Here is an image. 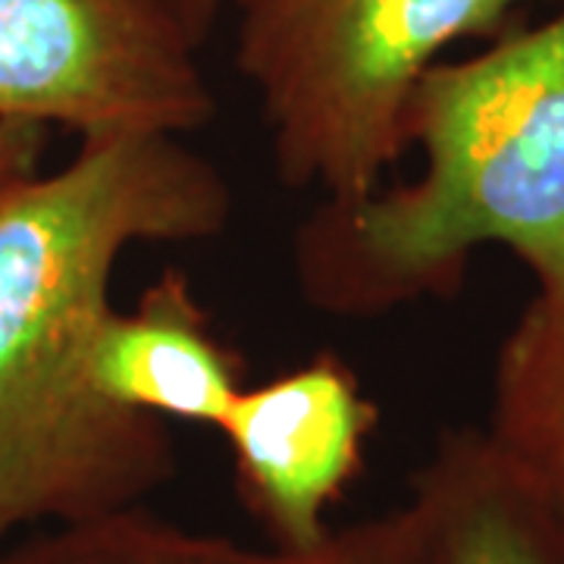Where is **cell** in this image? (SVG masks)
Masks as SVG:
<instances>
[{"instance_id": "cell-11", "label": "cell", "mask_w": 564, "mask_h": 564, "mask_svg": "<svg viewBox=\"0 0 564 564\" xmlns=\"http://www.w3.org/2000/svg\"><path fill=\"white\" fill-rule=\"evenodd\" d=\"M3 536H7V533H3V530H0V540H3Z\"/></svg>"}, {"instance_id": "cell-5", "label": "cell", "mask_w": 564, "mask_h": 564, "mask_svg": "<svg viewBox=\"0 0 564 564\" xmlns=\"http://www.w3.org/2000/svg\"><path fill=\"white\" fill-rule=\"evenodd\" d=\"M380 408L336 351L261 386H245L220 421L236 496L267 545L314 549L329 533V508L361 477Z\"/></svg>"}, {"instance_id": "cell-1", "label": "cell", "mask_w": 564, "mask_h": 564, "mask_svg": "<svg viewBox=\"0 0 564 564\" xmlns=\"http://www.w3.org/2000/svg\"><path fill=\"white\" fill-rule=\"evenodd\" d=\"M232 188L173 135L82 139L0 195V530L91 521L176 477L170 423L107 402L91 355L120 258L210 242Z\"/></svg>"}, {"instance_id": "cell-10", "label": "cell", "mask_w": 564, "mask_h": 564, "mask_svg": "<svg viewBox=\"0 0 564 564\" xmlns=\"http://www.w3.org/2000/svg\"><path fill=\"white\" fill-rule=\"evenodd\" d=\"M51 129L39 122H0V195L39 173Z\"/></svg>"}, {"instance_id": "cell-7", "label": "cell", "mask_w": 564, "mask_h": 564, "mask_svg": "<svg viewBox=\"0 0 564 564\" xmlns=\"http://www.w3.org/2000/svg\"><path fill=\"white\" fill-rule=\"evenodd\" d=\"M421 564H564V514L484 430H445L411 477Z\"/></svg>"}, {"instance_id": "cell-8", "label": "cell", "mask_w": 564, "mask_h": 564, "mask_svg": "<svg viewBox=\"0 0 564 564\" xmlns=\"http://www.w3.org/2000/svg\"><path fill=\"white\" fill-rule=\"evenodd\" d=\"M0 564H421V524L404 502L377 518L333 527L321 545L292 552L195 533L135 505L79 524L47 527L3 552Z\"/></svg>"}, {"instance_id": "cell-3", "label": "cell", "mask_w": 564, "mask_h": 564, "mask_svg": "<svg viewBox=\"0 0 564 564\" xmlns=\"http://www.w3.org/2000/svg\"><path fill=\"white\" fill-rule=\"evenodd\" d=\"M530 0H232L236 73L273 163L321 202L373 195L408 144V107L448 44L502 35Z\"/></svg>"}, {"instance_id": "cell-6", "label": "cell", "mask_w": 564, "mask_h": 564, "mask_svg": "<svg viewBox=\"0 0 564 564\" xmlns=\"http://www.w3.org/2000/svg\"><path fill=\"white\" fill-rule=\"evenodd\" d=\"M91 380L126 411L217 430L245 389V358L223 343L192 280L166 270L129 311L107 314Z\"/></svg>"}, {"instance_id": "cell-9", "label": "cell", "mask_w": 564, "mask_h": 564, "mask_svg": "<svg viewBox=\"0 0 564 564\" xmlns=\"http://www.w3.org/2000/svg\"><path fill=\"white\" fill-rule=\"evenodd\" d=\"M484 433L564 514V304L536 295L505 336Z\"/></svg>"}, {"instance_id": "cell-2", "label": "cell", "mask_w": 564, "mask_h": 564, "mask_svg": "<svg viewBox=\"0 0 564 564\" xmlns=\"http://www.w3.org/2000/svg\"><path fill=\"white\" fill-rule=\"evenodd\" d=\"M423 173L358 202H317L292 236L299 292L364 321L455 295L484 245L508 248L564 304V7L502 32L484 54L436 63L408 107Z\"/></svg>"}, {"instance_id": "cell-4", "label": "cell", "mask_w": 564, "mask_h": 564, "mask_svg": "<svg viewBox=\"0 0 564 564\" xmlns=\"http://www.w3.org/2000/svg\"><path fill=\"white\" fill-rule=\"evenodd\" d=\"M223 0H0V122L185 139L217 117L202 51Z\"/></svg>"}]
</instances>
